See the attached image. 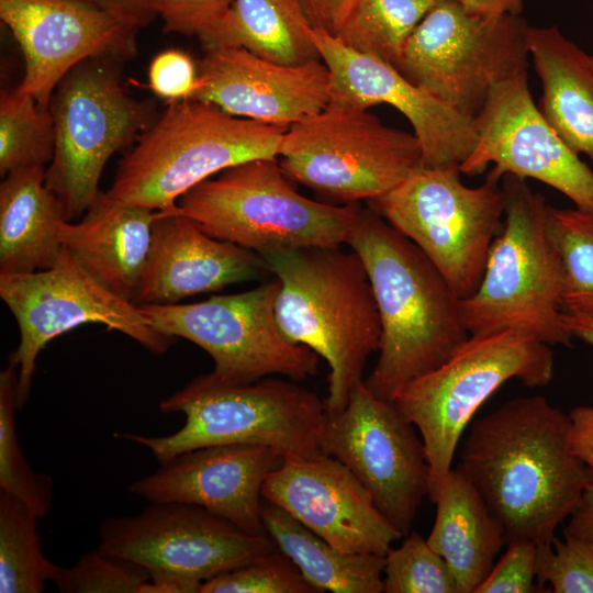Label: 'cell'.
<instances>
[{"label":"cell","instance_id":"obj_34","mask_svg":"<svg viewBox=\"0 0 593 593\" xmlns=\"http://www.w3.org/2000/svg\"><path fill=\"white\" fill-rule=\"evenodd\" d=\"M18 366L9 360L0 372V491L22 501L40 518L53 503V479L33 470L20 447L15 424Z\"/></svg>","mask_w":593,"mask_h":593},{"label":"cell","instance_id":"obj_39","mask_svg":"<svg viewBox=\"0 0 593 593\" xmlns=\"http://www.w3.org/2000/svg\"><path fill=\"white\" fill-rule=\"evenodd\" d=\"M506 545V551L474 593L542 592L536 581L537 544L512 539Z\"/></svg>","mask_w":593,"mask_h":593},{"label":"cell","instance_id":"obj_5","mask_svg":"<svg viewBox=\"0 0 593 593\" xmlns=\"http://www.w3.org/2000/svg\"><path fill=\"white\" fill-rule=\"evenodd\" d=\"M289 126L228 114L197 100L168 103L120 160L107 194L155 211L215 174L256 158H278Z\"/></svg>","mask_w":593,"mask_h":593},{"label":"cell","instance_id":"obj_24","mask_svg":"<svg viewBox=\"0 0 593 593\" xmlns=\"http://www.w3.org/2000/svg\"><path fill=\"white\" fill-rule=\"evenodd\" d=\"M156 211L100 191L82 215L66 221L59 236L79 264L104 288L133 302L148 257Z\"/></svg>","mask_w":593,"mask_h":593},{"label":"cell","instance_id":"obj_25","mask_svg":"<svg viewBox=\"0 0 593 593\" xmlns=\"http://www.w3.org/2000/svg\"><path fill=\"white\" fill-rule=\"evenodd\" d=\"M432 502L436 515L426 540L448 564L459 593H474L507 542L505 530L458 468L450 469Z\"/></svg>","mask_w":593,"mask_h":593},{"label":"cell","instance_id":"obj_40","mask_svg":"<svg viewBox=\"0 0 593 593\" xmlns=\"http://www.w3.org/2000/svg\"><path fill=\"white\" fill-rule=\"evenodd\" d=\"M197 81L198 65L180 49L160 52L150 61L148 86L168 103L190 99Z\"/></svg>","mask_w":593,"mask_h":593},{"label":"cell","instance_id":"obj_43","mask_svg":"<svg viewBox=\"0 0 593 593\" xmlns=\"http://www.w3.org/2000/svg\"><path fill=\"white\" fill-rule=\"evenodd\" d=\"M568 421L571 450L593 473V406H575L568 414Z\"/></svg>","mask_w":593,"mask_h":593},{"label":"cell","instance_id":"obj_14","mask_svg":"<svg viewBox=\"0 0 593 593\" xmlns=\"http://www.w3.org/2000/svg\"><path fill=\"white\" fill-rule=\"evenodd\" d=\"M280 286L272 277L239 293L187 304L138 306L154 328L208 353L212 372L223 380L254 382L282 376L302 381L317 373L320 356L281 333L275 309Z\"/></svg>","mask_w":593,"mask_h":593},{"label":"cell","instance_id":"obj_36","mask_svg":"<svg viewBox=\"0 0 593 593\" xmlns=\"http://www.w3.org/2000/svg\"><path fill=\"white\" fill-rule=\"evenodd\" d=\"M149 579L139 564L97 547L72 566L59 567L53 583L61 593H142Z\"/></svg>","mask_w":593,"mask_h":593},{"label":"cell","instance_id":"obj_16","mask_svg":"<svg viewBox=\"0 0 593 593\" xmlns=\"http://www.w3.org/2000/svg\"><path fill=\"white\" fill-rule=\"evenodd\" d=\"M320 449L339 460L370 493L384 518L402 535L411 532L429 494V466L415 426L363 380L338 413H326Z\"/></svg>","mask_w":593,"mask_h":593},{"label":"cell","instance_id":"obj_29","mask_svg":"<svg viewBox=\"0 0 593 593\" xmlns=\"http://www.w3.org/2000/svg\"><path fill=\"white\" fill-rule=\"evenodd\" d=\"M311 31L295 0H234L198 38L204 51L242 47L279 64L300 65L321 58Z\"/></svg>","mask_w":593,"mask_h":593},{"label":"cell","instance_id":"obj_28","mask_svg":"<svg viewBox=\"0 0 593 593\" xmlns=\"http://www.w3.org/2000/svg\"><path fill=\"white\" fill-rule=\"evenodd\" d=\"M261 518L277 549L320 593L383 592L384 556L343 551L267 501Z\"/></svg>","mask_w":593,"mask_h":593},{"label":"cell","instance_id":"obj_18","mask_svg":"<svg viewBox=\"0 0 593 593\" xmlns=\"http://www.w3.org/2000/svg\"><path fill=\"white\" fill-rule=\"evenodd\" d=\"M1 22L24 56L15 89L48 109L60 80L81 61L136 52L137 29L79 0H0Z\"/></svg>","mask_w":593,"mask_h":593},{"label":"cell","instance_id":"obj_47","mask_svg":"<svg viewBox=\"0 0 593 593\" xmlns=\"http://www.w3.org/2000/svg\"><path fill=\"white\" fill-rule=\"evenodd\" d=\"M562 322L574 338L593 346V313H562Z\"/></svg>","mask_w":593,"mask_h":593},{"label":"cell","instance_id":"obj_13","mask_svg":"<svg viewBox=\"0 0 593 593\" xmlns=\"http://www.w3.org/2000/svg\"><path fill=\"white\" fill-rule=\"evenodd\" d=\"M98 548L146 569L150 579L142 593H199L205 581L277 547L267 534L246 533L197 505L167 502L107 517Z\"/></svg>","mask_w":593,"mask_h":593},{"label":"cell","instance_id":"obj_20","mask_svg":"<svg viewBox=\"0 0 593 593\" xmlns=\"http://www.w3.org/2000/svg\"><path fill=\"white\" fill-rule=\"evenodd\" d=\"M261 496L346 552L384 556L402 535L337 459L287 456L269 472Z\"/></svg>","mask_w":593,"mask_h":593},{"label":"cell","instance_id":"obj_35","mask_svg":"<svg viewBox=\"0 0 593 593\" xmlns=\"http://www.w3.org/2000/svg\"><path fill=\"white\" fill-rule=\"evenodd\" d=\"M384 593H459L456 580L439 556L416 532L384 555Z\"/></svg>","mask_w":593,"mask_h":593},{"label":"cell","instance_id":"obj_17","mask_svg":"<svg viewBox=\"0 0 593 593\" xmlns=\"http://www.w3.org/2000/svg\"><path fill=\"white\" fill-rule=\"evenodd\" d=\"M478 139L460 165L477 176L532 178L558 190L578 209L593 212V168L557 134L535 104L528 74L518 72L494 86L474 118Z\"/></svg>","mask_w":593,"mask_h":593},{"label":"cell","instance_id":"obj_15","mask_svg":"<svg viewBox=\"0 0 593 593\" xmlns=\"http://www.w3.org/2000/svg\"><path fill=\"white\" fill-rule=\"evenodd\" d=\"M0 298L20 332L19 345L9 359L18 366L19 409L29 399L40 353L55 337L79 325H105L158 355L175 339L154 328L138 305L98 282L65 246L48 269L0 273Z\"/></svg>","mask_w":593,"mask_h":593},{"label":"cell","instance_id":"obj_7","mask_svg":"<svg viewBox=\"0 0 593 593\" xmlns=\"http://www.w3.org/2000/svg\"><path fill=\"white\" fill-rule=\"evenodd\" d=\"M553 373L551 346L527 333L503 331L470 335L440 366L394 393L391 402L423 440L430 500L452 468L463 432L480 406L508 380L542 388Z\"/></svg>","mask_w":593,"mask_h":593},{"label":"cell","instance_id":"obj_33","mask_svg":"<svg viewBox=\"0 0 593 593\" xmlns=\"http://www.w3.org/2000/svg\"><path fill=\"white\" fill-rule=\"evenodd\" d=\"M55 149V126L49 109L12 90L0 97V174L49 164Z\"/></svg>","mask_w":593,"mask_h":593},{"label":"cell","instance_id":"obj_41","mask_svg":"<svg viewBox=\"0 0 593 593\" xmlns=\"http://www.w3.org/2000/svg\"><path fill=\"white\" fill-rule=\"evenodd\" d=\"M234 0H160L164 31L199 37L219 22Z\"/></svg>","mask_w":593,"mask_h":593},{"label":"cell","instance_id":"obj_9","mask_svg":"<svg viewBox=\"0 0 593 593\" xmlns=\"http://www.w3.org/2000/svg\"><path fill=\"white\" fill-rule=\"evenodd\" d=\"M278 157L291 180L338 205L373 201L423 166L414 133L383 124L369 109L335 100L291 124Z\"/></svg>","mask_w":593,"mask_h":593},{"label":"cell","instance_id":"obj_12","mask_svg":"<svg viewBox=\"0 0 593 593\" xmlns=\"http://www.w3.org/2000/svg\"><path fill=\"white\" fill-rule=\"evenodd\" d=\"M528 24L519 15L484 16L457 0H436L394 67L460 114L474 119L492 88L526 71Z\"/></svg>","mask_w":593,"mask_h":593},{"label":"cell","instance_id":"obj_42","mask_svg":"<svg viewBox=\"0 0 593 593\" xmlns=\"http://www.w3.org/2000/svg\"><path fill=\"white\" fill-rule=\"evenodd\" d=\"M139 30L159 16L160 0H79Z\"/></svg>","mask_w":593,"mask_h":593},{"label":"cell","instance_id":"obj_1","mask_svg":"<svg viewBox=\"0 0 593 593\" xmlns=\"http://www.w3.org/2000/svg\"><path fill=\"white\" fill-rule=\"evenodd\" d=\"M568 414L541 395L516 398L473 421L458 469L502 524L506 539L551 542L593 473L572 452Z\"/></svg>","mask_w":593,"mask_h":593},{"label":"cell","instance_id":"obj_22","mask_svg":"<svg viewBox=\"0 0 593 593\" xmlns=\"http://www.w3.org/2000/svg\"><path fill=\"white\" fill-rule=\"evenodd\" d=\"M332 78L325 63L283 65L242 47L205 51L188 100L273 125L290 126L322 111L331 101Z\"/></svg>","mask_w":593,"mask_h":593},{"label":"cell","instance_id":"obj_38","mask_svg":"<svg viewBox=\"0 0 593 593\" xmlns=\"http://www.w3.org/2000/svg\"><path fill=\"white\" fill-rule=\"evenodd\" d=\"M538 546L536 581L553 593H593V546L577 538L553 537Z\"/></svg>","mask_w":593,"mask_h":593},{"label":"cell","instance_id":"obj_26","mask_svg":"<svg viewBox=\"0 0 593 593\" xmlns=\"http://www.w3.org/2000/svg\"><path fill=\"white\" fill-rule=\"evenodd\" d=\"M527 45L540 79L539 110L561 139L593 168V56L555 26H529Z\"/></svg>","mask_w":593,"mask_h":593},{"label":"cell","instance_id":"obj_32","mask_svg":"<svg viewBox=\"0 0 593 593\" xmlns=\"http://www.w3.org/2000/svg\"><path fill=\"white\" fill-rule=\"evenodd\" d=\"M546 230L557 255L564 313H593V212L547 205Z\"/></svg>","mask_w":593,"mask_h":593},{"label":"cell","instance_id":"obj_27","mask_svg":"<svg viewBox=\"0 0 593 593\" xmlns=\"http://www.w3.org/2000/svg\"><path fill=\"white\" fill-rule=\"evenodd\" d=\"M44 166L11 171L0 184V273H29L51 268L68 221L64 206L45 182Z\"/></svg>","mask_w":593,"mask_h":593},{"label":"cell","instance_id":"obj_10","mask_svg":"<svg viewBox=\"0 0 593 593\" xmlns=\"http://www.w3.org/2000/svg\"><path fill=\"white\" fill-rule=\"evenodd\" d=\"M119 61L107 56L81 61L51 98L55 149L45 182L68 221L82 216L100 193L99 181L110 157L134 144L159 116L153 102L127 93Z\"/></svg>","mask_w":593,"mask_h":593},{"label":"cell","instance_id":"obj_8","mask_svg":"<svg viewBox=\"0 0 593 593\" xmlns=\"http://www.w3.org/2000/svg\"><path fill=\"white\" fill-rule=\"evenodd\" d=\"M505 212L472 295L461 300L470 335L519 331L549 346H571L562 322L561 275L546 230L545 198L526 179L502 177Z\"/></svg>","mask_w":593,"mask_h":593},{"label":"cell","instance_id":"obj_44","mask_svg":"<svg viewBox=\"0 0 593 593\" xmlns=\"http://www.w3.org/2000/svg\"><path fill=\"white\" fill-rule=\"evenodd\" d=\"M312 27L336 35L357 0H295Z\"/></svg>","mask_w":593,"mask_h":593},{"label":"cell","instance_id":"obj_45","mask_svg":"<svg viewBox=\"0 0 593 593\" xmlns=\"http://www.w3.org/2000/svg\"><path fill=\"white\" fill-rule=\"evenodd\" d=\"M563 535L593 546V481L584 489L568 517Z\"/></svg>","mask_w":593,"mask_h":593},{"label":"cell","instance_id":"obj_31","mask_svg":"<svg viewBox=\"0 0 593 593\" xmlns=\"http://www.w3.org/2000/svg\"><path fill=\"white\" fill-rule=\"evenodd\" d=\"M436 0H357L336 36L344 45L393 66Z\"/></svg>","mask_w":593,"mask_h":593},{"label":"cell","instance_id":"obj_2","mask_svg":"<svg viewBox=\"0 0 593 593\" xmlns=\"http://www.w3.org/2000/svg\"><path fill=\"white\" fill-rule=\"evenodd\" d=\"M347 245L368 272L381 325L378 360L363 382L391 401L468 339L461 299L428 257L372 209H362Z\"/></svg>","mask_w":593,"mask_h":593},{"label":"cell","instance_id":"obj_19","mask_svg":"<svg viewBox=\"0 0 593 593\" xmlns=\"http://www.w3.org/2000/svg\"><path fill=\"white\" fill-rule=\"evenodd\" d=\"M311 36L331 72V100L363 109L393 107L411 123L425 167L460 166L472 153L478 139L474 119L416 86L392 64L353 51L321 29L312 27Z\"/></svg>","mask_w":593,"mask_h":593},{"label":"cell","instance_id":"obj_3","mask_svg":"<svg viewBox=\"0 0 593 593\" xmlns=\"http://www.w3.org/2000/svg\"><path fill=\"white\" fill-rule=\"evenodd\" d=\"M261 257L281 283L275 307L281 333L327 362L324 409L340 412L380 347L379 311L361 258L340 246L277 249Z\"/></svg>","mask_w":593,"mask_h":593},{"label":"cell","instance_id":"obj_21","mask_svg":"<svg viewBox=\"0 0 593 593\" xmlns=\"http://www.w3.org/2000/svg\"><path fill=\"white\" fill-rule=\"evenodd\" d=\"M281 459L265 445L230 444L192 449L175 456L128 486L149 503L200 506L242 530L266 534L262 484Z\"/></svg>","mask_w":593,"mask_h":593},{"label":"cell","instance_id":"obj_6","mask_svg":"<svg viewBox=\"0 0 593 593\" xmlns=\"http://www.w3.org/2000/svg\"><path fill=\"white\" fill-rule=\"evenodd\" d=\"M293 182L278 158H256L195 184L172 210L208 235L260 256L347 244L362 208L306 198Z\"/></svg>","mask_w":593,"mask_h":593},{"label":"cell","instance_id":"obj_30","mask_svg":"<svg viewBox=\"0 0 593 593\" xmlns=\"http://www.w3.org/2000/svg\"><path fill=\"white\" fill-rule=\"evenodd\" d=\"M40 517L22 501L0 491V592L42 593L59 567L44 553Z\"/></svg>","mask_w":593,"mask_h":593},{"label":"cell","instance_id":"obj_37","mask_svg":"<svg viewBox=\"0 0 593 593\" xmlns=\"http://www.w3.org/2000/svg\"><path fill=\"white\" fill-rule=\"evenodd\" d=\"M199 593H320L277 548L205 581Z\"/></svg>","mask_w":593,"mask_h":593},{"label":"cell","instance_id":"obj_23","mask_svg":"<svg viewBox=\"0 0 593 593\" xmlns=\"http://www.w3.org/2000/svg\"><path fill=\"white\" fill-rule=\"evenodd\" d=\"M268 276L272 273L259 254L208 235L172 209L156 211L133 303L172 304Z\"/></svg>","mask_w":593,"mask_h":593},{"label":"cell","instance_id":"obj_4","mask_svg":"<svg viewBox=\"0 0 593 593\" xmlns=\"http://www.w3.org/2000/svg\"><path fill=\"white\" fill-rule=\"evenodd\" d=\"M159 409L183 414V425L166 436L114 434L144 446L159 463L200 447L230 444L269 446L281 458L322 454L324 403L291 379L231 382L213 372L200 374L161 400Z\"/></svg>","mask_w":593,"mask_h":593},{"label":"cell","instance_id":"obj_11","mask_svg":"<svg viewBox=\"0 0 593 593\" xmlns=\"http://www.w3.org/2000/svg\"><path fill=\"white\" fill-rule=\"evenodd\" d=\"M460 166H421L372 210L411 239L435 265L455 293L467 299L482 279L490 247L505 212L502 181L479 187L460 179Z\"/></svg>","mask_w":593,"mask_h":593},{"label":"cell","instance_id":"obj_46","mask_svg":"<svg viewBox=\"0 0 593 593\" xmlns=\"http://www.w3.org/2000/svg\"><path fill=\"white\" fill-rule=\"evenodd\" d=\"M467 11L484 16L519 15L525 0H457Z\"/></svg>","mask_w":593,"mask_h":593}]
</instances>
